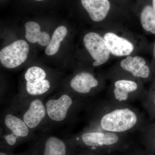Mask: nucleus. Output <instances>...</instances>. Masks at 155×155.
Here are the masks:
<instances>
[{"label":"nucleus","mask_w":155,"mask_h":155,"mask_svg":"<svg viewBox=\"0 0 155 155\" xmlns=\"http://www.w3.org/2000/svg\"><path fill=\"white\" fill-rule=\"evenodd\" d=\"M35 1H44V0H35Z\"/></svg>","instance_id":"nucleus-22"},{"label":"nucleus","mask_w":155,"mask_h":155,"mask_svg":"<svg viewBox=\"0 0 155 155\" xmlns=\"http://www.w3.org/2000/svg\"><path fill=\"white\" fill-rule=\"evenodd\" d=\"M50 84L47 80H37L33 83L26 84V89L28 94L39 95L44 94L49 89Z\"/></svg>","instance_id":"nucleus-17"},{"label":"nucleus","mask_w":155,"mask_h":155,"mask_svg":"<svg viewBox=\"0 0 155 155\" xmlns=\"http://www.w3.org/2000/svg\"><path fill=\"white\" fill-rule=\"evenodd\" d=\"M72 104V99L66 94L63 95L58 100H50L46 104L48 116L53 121H63L66 118Z\"/></svg>","instance_id":"nucleus-7"},{"label":"nucleus","mask_w":155,"mask_h":155,"mask_svg":"<svg viewBox=\"0 0 155 155\" xmlns=\"http://www.w3.org/2000/svg\"><path fill=\"white\" fill-rule=\"evenodd\" d=\"M140 19L143 29L155 34V11L151 3H143L140 12Z\"/></svg>","instance_id":"nucleus-13"},{"label":"nucleus","mask_w":155,"mask_h":155,"mask_svg":"<svg viewBox=\"0 0 155 155\" xmlns=\"http://www.w3.org/2000/svg\"><path fill=\"white\" fill-rule=\"evenodd\" d=\"M25 38L31 43L38 42L41 46H47L50 42L48 34L41 31L40 26L36 22L28 21L25 23Z\"/></svg>","instance_id":"nucleus-12"},{"label":"nucleus","mask_w":155,"mask_h":155,"mask_svg":"<svg viewBox=\"0 0 155 155\" xmlns=\"http://www.w3.org/2000/svg\"><path fill=\"white\" fill-rule=\"evenodd\" d=\"M84 46L92 58L95 61L94 66L97 67L105 63L110 58V51L104 38L99 34L89 32L83 39Z\"/></svg>","instance_id":"nucleus-3"},{"label":"nucleus","mask_w":155,"mask_h":155,"mask_svg":"<svg viewBox=\"0 0 155 155\" xmlns=\"http://www.w3.org/2000/svg\"><path fill=\"white\" fill-rule=\"evenodd\" d=\"M138 85L133 81L120 79L115 81L111 96L110 102L116 104L127 105L128 102L136 98L133 94L137 91Z\"/></svg>","instance_id":"nucleus-4"},{"label":"nucleus","mask_w":155,"mask_h":155,"mask_svg":"<svg viewBox=\"0 0 155 155\" xmlns=\"http://www.w3.org/2000/svg\"><path fill=\"white\" fill-rule=\"evenodd\" d=\"M0 155H7L5 154L4 153H0Z\"/></svg>","instance_id":"nucleus-21"},{"label":"nucleus","mask_w":155,"mask_h":155,"mask_svg":"<svg viewBox=\"0 0 155 155\" xmlns=\"http://www.w3.org/2000/svg\"><path fill=\"white\" fill-rule=\"evenodd\" d=\"M122 69L130 72L134 77L147 78L149 76L150 69L143 58L128 56L120 63Z\"/></svg>","instance_id":"nucleus-9"},{"label":"nucleus","mask_w":155,"mask_h":155,"mask_svg":"<svg viewBox=\"0 0 155 155\" xmlns=\"http://www.w3.org/2000/svg\"><path fill=\"white\" fill-rule=\"evenodd\" d=\"M45 108L40 100L36 99L31 103L28 110L23 116V121L28 127H37L45 116Z\"/></svg>","instance_id":"nucleus-11"},{"label":"nucleus","mask_w":155,"mask_h":155,"mask_svg":"<svg viewBox=\"0 0 155 155\" xmlns=\"http://www.w3.org/2000/svg\"><path fill=\"white\" fill-rule=\"evenodd\" d=\"M114 104L104 108L101 117L100 127L102 130L120 134L132 132L141 126V116L133 108L127 105Z\"/></svg>","instance_id":"nucleus-1"},{"label":"nucleus","mask_w":155,"mask_h":155,"mask_svg":"<svg viewBox=\"0 0 155 155\" xmlns=\"http://www.w3.org/2000/svg\"><path fill=\"white\" fill-rule=\"evenodd\" d=\"M67 28L64 26H60L56 28L45 50V53L47 55H54L58 52L61 43L67 35Z\"/></svg>","instance_id":"nucleus-15"},{"label":"nucleus","mask_w":155,"mask_h":155,"mask_svg":"<svg viewBox=\"0 0 155 155\" xmlns=\"http://www.w3.org/2000/svg\"><path fill=\"white\" fill-rule=\"evenodd\" d=\"M116 1H124V0H116Z\"/></svg>","instance_id":"nucleus-24"},{"label":"nucleus","mask_w":155,"mask_h":155,"mask_svg":"<svg viewBox=\"0 0 155 155\" xmlns=\"http://www.w3.org/2000/svg\"><path fill=\"white\" fill-rule=\"evenodd\" d=\"M104 38L110 53L114 56L129 55L134 49L133 45L129 41L112 32L106 33Z\"/></svg>","instance_id":"nucleus-8"},{"label":"nucleus","mask_w":155,"mask_h":155,"mask_svg":"<svg viewBox=\"0 0 155 155\" xmlns=\"http://www.w3.org/2000/svg\"><path fill=\"white\" fill-rule=\"evenodd\" d=\"M151 3L155 11V0H150Z\"/></svg>","instance_id":"nucleus-19"},{"label":"nucleus","mask_w":155,"mask_h":155,"mask_svg":"<svg viewBox=\"0 0 155 155\" xmlns=\"http://www.w3.org/2000/svg\"><path fill=\"white\" fill-rule=\"evenodd\" d=\"M120 134L104 130L93 131L84 133L81 136V138L84 144L95 149V147L116 144L119 141Z\"/></svg>","instance_id":"nucleus-6"},{"label":"nucleus","mask_w":155,"mask_h":155,"mask_svg":"<svg viewBox=\"0 0 155 155\" xmlns=\"http://www.w3.org/2000/svg\"><path fill=\"white\" fill-rule=\"evenodd\" d=\"M66 145L61 140L51 137L45 143L44 155H66Z\"/></svg>","instance_id":"nucleus-16"},{"label":"nucleus","mask_w":155,"mask_h":155,"mask_svg":"<svg viewBox=\"0 0 155 155\" xmlns=\"http://www.w3.org/2000/svg\"><path fill=\"white\" fill-rule=\"evenodd\" d=\"M153 55H154V56L155 58V43L154 46V48H153Z\"/></svg>","instance_id":"nucleus-20"},{"label":"nucleus","mask_w":155,"mask_h":155,"mask_svg":"<svg viewBox=\"0 0 155 155\" xmlns=\"http://www.w3.org/2000/svg\"><path fill=\"white\" fill-rule=\"evenodd\" d=\"M29 52L28 44L23 40H19L7 46L0 51V61L6 68L13 69L24 63Z\"/></svg>","instance_id":"nucleus-2"},{"label":"nucleus","mask_w":155,"mask_h":155,"mask_svg":"<svg viewBox=\"0 0 155 155\" xmlns=\"http://www.w3.org/2000/svg\"><path fill=\"white\" fill-rule=\"evenodd\" d=\"M81 3L91 19L96 22L106 19L112 8L110 0H81Z\"/></svg>","instance_id":"nucleus-5"},{"label":"nucleus","mask_w":155,"mask_h":155,"mask_svg":"<svg viewBox=\"0 0 155 155\" xmlns=\"http://www.w3.org/2000/svg\"><path fill=\"white\" fill-rule=\"evenodd\" d=\"M18 137L14 135L13 133L8 134L5 137L6 141L8 143V144L12 146L15 144L17 141V137Z\"/></svg>","instance_id":"nucleus-18"},{"label":"nucleus","mask_w":155,"mask_h":155,"mask_svg":"<svg viewBox=\"0 0 155 155\" xmlns=\"http://www.w3.org/2000/svg\"><path fill=\"white\" fill-rule=\"evenodd\" d=\"M5 123L12 133L17 137H25L28 134V127L21 119L11 114L5 118Z\"/></svg>","instance_id":"nucleus-14"},{"label":"nucleus","mask_w":155,"mask_h":155,"mask_svg":"<svg viewBox=\"0 0 155 155\" xmlns=\"http://www.w3.org/2000/svg\"><path fill=\"white\" fill-rule=\"evenodd\" d=\"M70 86L79 93L86 94L91 89L97 87L99 82L93 75L87 72H81L75 75L70 81Z\"/></svg>","instance_id":"nucleus-10"},{"label":"nucleus","mask_w":155,"mask_h":155,"mask_svg":"<svg viewBox=\"0 0 155 155\" xmlns=\"http://www.w3.org/2000/svg\"><path fill=\"white\" fill-rule=\"evenodd\" d=\"M154 105H155V99L154 100Z\"/></svg>","instance_id":"nucleus-23"}]
</instances>
